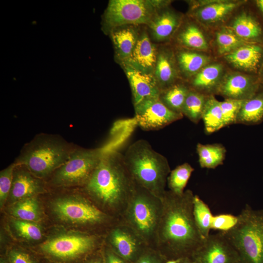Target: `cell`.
Masks as SVG:
<instances>
[{
  "label": "cell",
  "mask_w": 263,
  "mask_h": 263,
  "mask_svg": "<svg viewBox=\"0 0 263 263\" xmlns=\"http://www.w3.org/2000/svg\"><path fill=\"white\" fill-rule=\"evenodd\" d=\"M134 107L137 124L144 131L159 130L183 117L168 108L159 98L144 99Z\"/></svg>",
  "instance_id": "cell-9"
},
{
  "label": "cell",
  "mask_w": 263,
  "mask_h": 263,
  "mask_svg": "<svg viewBox=\"0 0 263 263\" xmlns=\"http://www.w3.org/2000/svg\"><path fill=\"white\" fill-rule=\"evenodd\" d=\"M162 0H112L103 17V30L109 34L124 25H147L158 9L169 5Z\"/></svg>",
  "instance_id": "cell-6"
},
{
  "label": "cell",
  "mask_w": 263,
  "mask_h": 263,
  "mask_svg": "<svg viewBox=\"0 0 263 263\" xmlns=\"http://www.w3.org/2000/svg\"><path fill=\"white\" fill-rule=\"evenodd\" d=\"M137 263H155L150 257L145 256L141 258Z\"/></svg>",
  "instance_id": "cell-42"
},
{
  "label": "cell",
  "mask_w": 263,
  "mask_h": 263,
  "mask_svg": "<svg viewBox=\"0 0 263 263\" xmlns=\"http://www.w3.org/2000/svg\"><path fill=\"white\" fill-rule=\"evenodd\" d=\"M190 89L189 86L178 81L168 89L161 91L159 99L171 111L182 114V109Z\"/></svg>",
  "instance_id": "cell-28"
},
{
  "label": "cell",
  "mask_w": 263,
  "mask_h": 263,
  "mask_svg": "<svg viewBox=\"0 0 263 263\" xmlns=\"http://www.w3.org/2000/svg\"><path fill=\"white\" fill-rule=\"evenodd\" d=\"M176 41L181 48L191 50H206L207 40L200 29L195 24L187 23L176 36Z\"/></svg>",
  "instance_id": "cell-25"
},
{
  "label": "cell",
  "mask_w": 263,
  "mask_h": 263,
  "mask_svg": "<svg viewBox=\"0 0 263 263\" xmlns=\"http://www.w3.org/2000/svg\"><path fill=\"white\" fill-rule=\"evenodd\" d=\"M237 2L217 1L198 8L194 13L196 18L206 23H213L221 20L238 6Z\"/></svg>",
  "instance_id": "cell-24"
},
{
  "label": "cell",
  "mask_w": 263,
  "mask_h": 263,
  "mask_svg": "<svg viewBox=\"0 0 263 263\" xmlns=\"http://www.w3.org/2000/svg\"><path fill=\"white\" fill-rule=\"evenodd\" d=\"M196 263H238V253L223 231L210 234L191 256Z\"/></svg>",
  "instance_id": "cell-11"
},
{
  "label": "cell",
  "mask_w": 263,
  "mask_h": 263,
  "mask_svg": "<svg viewBox=\"0 0 263 263\" xmlns=\"http://www.w3.org/2000/svg\"><path fill=\"white\" fill-rule=\"evenodd\" d=\"M244 101L225 98L220 102L224 127L236 123L238 114Z\"/></svg>",
  "instance_id": "cell-37"
},
{
  "label": "cell",
  "mask_w": 263,
  "mask_h": 263,
  "mask_svg": "<svg viewBox=\"0 0 263 263\" xmlns=\"http://www.w3.org/2000/svg\"><path fill=\"white\" fill-rule=\"evenodd\" d=\"M174 55L179 74L186 78L191 79L209 61L207 56L183 48L174 52Z\"/></svg>",
  "instance_id": "cell-21"
},
{
  "label": "cell",
  "mask_w": 263,
  "mask_h": 263,
  "mask_svg": "<svg viewBox=\"0 0 263 263\" xmlns=\"http://www.w3.org/2000/svg\"><path fill=\"white\" fill-rule=\"evenodd\" d=\"M94 237L80 234H63L50 238L41 245L45 253L60 259H71L90 251L94 244Z\"/></svg>",
  "instance_id": "cell-12"
},
{
  "label": "cell",
  "mask_w": 263,
  "mask_h": 263,
  "mask_svg": "<svg viewBox=\"0 0 263 263\" xmlns=\"http://www.w3.org/2000/svg\"><path fill=\"white\" fill-rule=\"evenodd\" d=\"M72 152L69 147L59 140L40 137L25 147L15 163L25 167L37 177H44L60 167Z\"/></svg>",
  "instance_id": "cell-5"
},
{
  "label": "cell",
  "mask_w": 263,
  "mask_h": 263,
  "mask_svg": "<svg viewBox=\"0 0 263 263\" xmlns=\"http://www.w3.org/2000/svg\"><path fill=\"white\" fill-rule=\"evenodd\" d=\"M150 194L136 184L129 207V215L131 224L144 237H148L153 233L161 216L159 215L157 206L150 196Z\"/></svg>",
  "instance_id": "cell-8"
},
{
  "label": "cell",
  "mask_w": 263,
  "mask_h": 263,
  "mask_svg": "<svg viewBox=\"0 0 263 263\" xmlns=\"http://www.w3.org/2000/svg\"><path fill=\"white\" fill-rule=\"evenodd\" d=\"M181 23V16L167 5L158 9L146 27L152 42L161 45L172 37Z\"/></svg>",
  "instance_id": "cell-14"
},
{
  "label": "cell",
  "mask_w": 263,
  "mask_h": 263,
  "mask_svg": "<svg viewBox=\"0 0 263 263\" xmlns=\"http://www.w3.org/2000/svg\"><path fill=\"white\" fill-rule=\"evenodd\" d=\"M17 166L15 163L0 171V206L1 208L9 196L12 188L14 172Z\"/></svg>",
  "instance_id": "cell-38"
},
{
  "label": "cell",
  "mask_w": 263,
  "mask_h": 263,
  "mask_svg": "<svg viewBox=\"0 0 263 263\" xmlns=\"http://www.w3.org/2000/svg\"><path fill=\"white\" fill-rule=\"evenodd\" d=\"M181 259H170L166 263H180Z\"/></svg>",
  "instance_id": "cell-44"
},
{
  "label": "cell",
  "mask_w": 263,
  "mask_h": 263,
  "mask_svg": "<svg viewBox=\"0 0 263 263\" xmlns=\"http://www.w3.org/2000/svg\"><path fill=\"white\" fill-rule=\"evenodd\" d=\"M216 41L221 54H228L244 45V40L238 37L232 30L223 29L216 33Z\"/></svg>",
  "instance_id": "cell-35"
},
{
  "label": "cell",
  "mask_w": 263,
  "mask_h": 263,
  "mask_svg": "<svg viewBox=\"0 0 263 263\" xmlns=\"http://www.w3.org/2000/svg\"><path fill=\"white\" fill-rule=\"evenodd\" d=\"M199 163L202 168L215 169L223 164L226 155L225 147L220 144H202L196 147Z\"/></svg>",
  "instance_id": "cell-26"
},
{
  "label": "cell",
  "mask_w": 263,
  "mask_h": 263,
  "mask_svg": "<svg viewBox=\"0 0 263 263\" xmlns=\"http://www.w3.org/2000/svg\"><path fill=\"white\" fill-rule=\"evenodd\" d=\"M52 207L61 220L73 224H96L104 219V213L99 209L79 198L58 199L53 202Z\"/></svg>",
  "instance_id": "cell-10"
},
{
  "label": "cell",
  "mask_w": 263,
  "mask_h": 263,
  "mask_svg": "<svg viewBox=\"0 0 263 263\" xmlns=\"http://www.w3.org/2000/svg\"><path fill=\"white\" fill-rule=\"evenodd\" d=\"M238 263H241L240 262Z\"/></svg>",
  "instance_id": "cell-47"
},
{
  "label": "cell",
  "mask_w": 263,
  "mask_h": 263,
  "mask_svg": "<svg viewBox=\"0 0 263 263\" xmlns=\"http://www.w3.org/2000/svg\"><path fill=\"white\" fill-rule=\"evenodd\" d=\"M30 172L24 170H14L12 188L9 194L13 202H18L32 197L43 191V187L39 180Z\"/></svg>",
  "instance_id": "cell-20"
},
{
  "label": "cell",
  "mask_w": 263,
  "mask_h": 263,
  "mask_svg": "<svg viewBox=\"0 0 263 263\" xmlns=\"http://www.w3.org/2000/svg\"><path fill=\"white\" fill-rule=\"evenodd\" d=\"M263 121V92L243 101L236 124L256 125Z\"/></svg>",
  "instance_id": "cell-23"
},
{
  "label": "cell",
  "mask_w": 263,
  "mask_h": 263,
  "mask_svg": "<svg viewBox=\"0 0 263 263\" xmlns=\"http://www.w3.org/2000/svg\"><path fill=\"white\" fill-rule=\"evenodd\" d=\"M108 263H124V262L115 255L110 254L108 256Z\"/></svg>",
  "instance_id": "cell-41"
},
{
  "label": "cell",
  "mask_w": 263,
  "mask_h": 263,
  "mask_svg": "<svg viewBox=\"0 0 263 263\" xmlns=\"http://www.w3.org/2000/svg\"><path fill=\"white\" fill-rule=\"evenodd\" d=\"M257 91V86L250 77L233 74L222 80L218 94L225 98L245 100L253 96Z\"/></svg>",
  "instance_id": "cell-18"
},
{
  "label": "cell",
  "mask_w": 263,
  "mask_h": 263,
  "mask_svg": "<svg viewBox=\"0 0 263 263\" xmlns=\"http://www.w3.org/2000/svg\"><path fill=\"white\" fill-rule=\"evenodd\" d=\"M180 263H196L191 257L182 258Z\"/></svg>",
  "instance_id": "cell-43"
},
{
  "label": "cell",
  "mask_w": 263,
  "mask_h": 263,
  "mask_svg": "<svg viewBox=\"0 0 263 263\" xmlns=\"http://www.w3.org/2000/svg\"></svg>",
  "instance_id": "cell-48"
},
{
  "label": "cell",
  "mask_w": 263,
  "mask_h": 263,
  "mask_svg": "<svg viewBox=\"0 0 263 263\" xmlns=\"http://www.w3.org/2000/svg\"><path fill=\"white\" fill-rule=\"evenodd\" d=\"M10 259L11 263H33L28 254L19 251L11 252Z\"/></svg>",
  "instance_id": "cell-39"
},
{
  "label": "cell",
  "mask_w": 263,
  "mask_h": 263,
  "mask_svg": "<svg viewBox=\"0 0 263 263\" xmlns=\"http://www.w3.org/2000/svg\"><path fill=\"white\" fill-rule=\"evenodd\" d=\"M131 87L133 105L148 98H159L160 90L153 75L143 74L127 65L120 66Z\"/></svg>",
  "instance_id": "cell-17"
},
{
  "label": "cell",
  "mask_w": 263,
  "mask_h": 263,
  "mask_svg": "<svg viewBox=\"0 0 263 263\" xmlns=\"http://www.w3.org/2000/svg\"><path fill=\"white\" fill-rule=\"evenodd\" d=\"M98 263L95 262H93V263Z\"/></svg>",
  "instance_id": "cell-46"
},
{
  "label": "cell",
  "mask_w": 263,
  "mask_h": 263,
  "mask_svg": "<svg viewBox=\"0 0 263 263\" xmlns=\"http://www.w3.org/2000/svg\"><path fill=\"white\" fill-rule=\"evenodd\" d=\"M179 74L174 51L167 46L158 45L153 76L160 91L178 82Z\"/></svg>",
  "instance_id": "cell-15"
},
{
  "label": "cell",
  "mask_w": 263,
  "mask_h": 263,
  "mask_svg": "<svg viewBox=\"0 0 263 263\" xmlns=\"http://www.w3.org/2000/svg\"><path fill=\"white\" fill-rule=\"evenodd\" d=\"M257 4L261 11L263 12V0H260L257 1Z\"/></svg>",
  "instance_id": "cell-45"
},
{
  "label": "cell",
  "mask_w": 263,
  "mask_h": 263,
  "mask_svg": "<svg viewBox=\"0 0 263 263\" xmlns=\"http://www.w3.org/2000/svg\"><path fill=\"white\" fill-rule=\"evenodd\" d=\"M10 212L18 219L23 221L34 222L40 218L39 205L34 197L15 202L10 208Z\"/></svg>",
  "instance_id": "cell-32"
},
{
  "label": "cell",
  "mask_w": 263,
  "mask_h": 263,
  "mask_svg": "<svg viewBox=\"0 0 263 263\" xmlns=\"http://www.w3.org/2000/svg\"><path fill=\"white\" fill-rule=\"evenodd\" d=\"M233 218H231L230 216H220L216 217H213L212 223V228L215 227L216 228H222L224 226V224H227L229 221H232Z\"/></svg>",
  "instance_id": "cell-40"
},
{
  "label": "cell",
  "mask_w": 263,
  "mask_h": 263,
  "mask_svg": "<svg viewBox=\"0 0 263 263\" xmlns=\"http://www.w3.org/2000/svg\"><path fill=\"white\" fill-rule=\"evenodd\" d=\"M207 96L208 95L190 88L182 109L183 116H186L194 123H199L202 119L203 112Z\"/></svg>",
  "instance_id": "cell-29"
},
{
  "label": "cell",
  "mask_w": 263,
  "mask_h": 263,
  "mask_svg": "<svg viewBox=\"0 0 263 263\" xmlns=\"http://www.w3.org/2000/svg\"><path fill=\"white\" fill-rule=\"evenodd\" d=\"M262 57L261 49L254 45H243L226 55V59L239 69L252 71L256 69Z\"/></svg>",
  "instance_id": "cell-22"
},
{
  "label": "cell",
  "mask_w": 263,
  "mask_h": 263,
  "mask_svg": "<svg viewBox=\"0 0 263 263\" xmlns=\"http://www.w3.org/2000/svg\"><path fill=\"white\" fill-rule=\"evenodd\" d=\"M141 26L121 25L114 28L109 33L114 48L115 61L119 65L132 55L137 42Z\"/></svg>",
  "instance_id": "cell-16"
},
{
  "label": "cell",
  "mask_w": 263,
  "mask_h": 263,
  "mask_svg": "<svg viewBox=\"0 0 263 263\" xmlns=\"http://www.w3.org/2000/svg\"><path fill=\"white\" fill-rule=\"evenodd\" d=\"M223 70L221 64L207 65L190 79L189 86L191 89L208 96L218 94Z\"/></svg>",
  "instance_id": "cell-19"
},
{
  "label": "cell",
  "mask_w": 263,
  "mask_h": 263,
  "mask_svg": "<svg viewBox=\"0 0 263 263\" xmlns=\"http://www.w3.org/2000/svg\"><path fill=\"white\" fill-rule=\"evenodd\" d=\"M135 187L124 155L116 150L103 154L86 183V189L92 195L111 206L132 194Z\"/></svg>",
  "instance_id": "cell-2"
},
{
  "label": "cell",
  "mask_w": 263,
  "mask_h": 263,
  "mask_svg": "<svg viewBox=\"0 0 263 263\" xmlns=\"http://www.w3.org/2000/svg\"><path fill=\"white\" fill-rule=\"evenodd\" d=\"M205 131L207 134L218 131L224 127L220 102L214 95L207 96L202 115Z\"/></svg>",
  "instance_id": "cell-27"
},
{
  "label": "cell",
  "mask_w": 263,
  "mask_h": 263,
  "mask_svg": "<svg viewBox=\"0 0 263 263\" xmlns=\"http://www.w3.org/2000/svg\"><path fill=\"white\" fill-rule=\"evenodd\" d=\"M110 241L119 255L127 259L131 258L137 250L135 238L122 229H114L111 234Z\"/></svg>",
  "instance_id": "cell-30"
},
{
  "label": "cell",
  "mask_w": 263,
  "mask_h": 263,
  "mask_svg": "<svg viewBox=\"0 0 263 263\" xmlns=\"http://www.w3.org/2000/svg\"><path fill=\"white\" fill-rule=\"evenodd\" d=\"M103 154L101 148L72 151L68 159L56 169L54 183L68 186L87 183Z\"/></svg>",
  "instance_id": "cell-7"
},
{
  "label": "cell",
  "mask_w": 263,
  "mask_h": 263,
  "mask_svg": "<svg viewBox=\"0 0 263 263\" xmlns=\"http://www.w3.org/2000/svg\"><path fill=\"white\" fill-rule=\"evenodd\" d=\"M12 223L18 233L26 239L37 241L42 238L41 229L34 222L14 219Z\"/></svg>",
  "instance_id": "cell-36"
},
{
  "label": "cell",
  "mask_w": 263,
  "mask_h": 263,
  "mask_svg": "<svg viewBox=\"0 0 263 263\" xmlns=\"http://www.w3.org/2000/svg\"><path fill=\"white\" fill-rule=\"evenodd\" d=\"M232 30L243 39L257 38L261 33V29L257 22L245 14L239 15L234 20Z\"/></svg>",
  "instance_id": "cell-33"
},
{
  "label": "cell",
  "mask_w": 263,
  "mask_h": 263,
  "mask_svg": "<svg viewBox=\"0 0 263 263\" xmlns=\"http://www.w3.org/2000/svg\"><path fill=\"white\" fill-rule=\"evenodd\" d=\"M124 155L126 167L139 186L162 198L170 168L167 159L143 139L131 145Z\"/></svg>",
  "instance_id": "cell-3"
},
{
  "label": "cell",
  "mask_w": 263,
  "mask_h": 263,
  "mask_svg": "<svg viewBox=\"0 0 263 263\" xmlns=\"http://www.w3.org/2000/svg\"><path fill=\"white\" fill-rule=\"evenodd\" d=\"M194 195L190 190L181 195L169 190L161 198L159 239L173 259L191 257L205 239L193 217Z\"/></svg>",
  "instance_id": "cell-1"
},
{
  "label": "cell",
  "mask_w": 263,
  "mask_h": 263,
  "mask_svg": "<svg viewBox=\"0 0 263 263\" xmlns=\"http://www.w3.org/2000/svg\"><path fill=\"white\" fill-rule=\"evenodd\" d=\"M193 171L194 169L188 163L179 165L171 171L168 178L170 191L177 195L182 194Z\"/></svg>",
  "instance_id": "cell-34"
},
{
  "label": "cell",
  "mask_w": 263,
  "mask_h": 263,
  "mask_svg": "<svg viewBox=\"0 0 263 263\" xmlns=\"http://www.w3.org/2000/svg\"><path fill=\"white\" fill-rule=\"evenodd\" d=\"M223 231L241 263H263V209L246 206L234 223Z\"/></svg>",
  "instance_id": "cell-4"
},
{
  "label": "cell",
  "mask_w": 263,
  "mask_h": 263,
  "mask_svg": "<svg viewBox=\"0 0 263 263\" xmlns=\"http://www.w3.org/2000/svg\"><path fill=\"white\" fill-rule=\"evenodd\" d=\"M158 47V45L151 40L146 26L142 25L132 55L121 65H125L143 74L153 75Z\"/></svg>",
  "instance_id": "cell-13"
},
{
  "label": "cell",
  "mask_w": 263,
  "mask_h": 263,
  "mask_svg": "<svg viewBox=\"0 0 263 263\" xmlns=\"http://www.w3.org/2000/svg\"><path fill=\"white\" fill-rule=\"evenodd\" d=\"M193 213L196 226L204 238L210 235L213 217L208 206L197 195L193 199Z\"/></svg>",
  "instance_id": "cell-31"
}]
</instances>
